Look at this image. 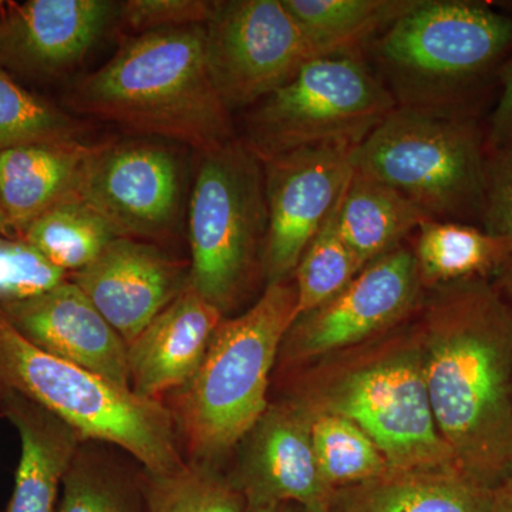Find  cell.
Segmentation results:
<instances>
[{
    "instance_id": "cell-10",
    "label": "cell",
    "mask_w": 512,
    "mask_h": 512,
    "mask_svg": "<svg viewBox=\"0 0 512 512\" xmlns=\"http://www.w3.org/2000/svg\"><path fill=\"white\" fill-rule=\"evenodd\" d=\"M424 295L413 249H393L329 301L293 319L279 350L281 369L292 372L403 325L419 313Z\"/></svg>"
},
{
    "instance_id": "cell-18",
    "label": "cell",
    "mask_w": 512,
    "mask_h": 512,
    "mask_svg": "<svg viewBox=\"0 0 512 512\" xmlns=\"http://www.w3.org/2000/svg\"><path fill=\"white\" fill-rule=\"evenodd\" d=\"M224 313L191 288L151 320L128 345L131 390L143 399L160 400L180 390L200 369Z\"/></svg>"
},
{
    "instance_id": "cell-33",
    "label": "cell",
    "mask_w": 512,
    "mask_h": 512,
    "mask_svg": "<svg viewBox=\"0 0 512 512\" xmlns=\"http://www.w3.org/2000/svg\"><path fill=\"white\" fill-rule=\"evenodd\" d=\"M481 228L512 242V144L487 154Z\"/></svg>"
},
{
    "instance_id": "cell-15",
    "label": "cell",
    "mask_w": 512,
    "mask_h": 512,
    "mask_svg": "<svg viewBox=\"0 0 512 512\" xmlns=\"http://www.w3.org/2000/svg\"><path fill=\"white\" fill-rule=\"evenodd\" d=\"M111 0H28L0 13V66L29 77H53L80 64L113 20Z\"/></svg>"
},
{
    "instance_id": "cell-20",
    "label": "cell",
    "mask_w": 512,
    "mask_h": 512,
    "mask_svg": "<svg viewBox=\"0 0 512 512\" xmlns=\"http://www.w3.org/2000/svg\"><path fill=\"white\" fill-rule=\"evenodd\" d=\"M90 150L74 138L0 151V204L15 234L60 202L79 198Z\"/></svg>"
},
{
    "instance_id": "cell-17",
    "label": "cell",
    "mask_w": 512,
    "mask_h": 512,
    "mask_svg": "<svg viewBox=\"0 0 512 512\" xmlns=\"http://www.w3.org/2000/svg\"><path fill=\"white\" fill-rule=\"evenodd\" d=\"M0 311L37 348L131 390L126 340L72 279Z\"/></svg>"
},
{
    "instance_id": "cell-34",
    "label": "cell",
    "mask_w": 512,
    "mask_h": 512,
    "mask_svg": "<svg viewBox=\"0 0 512 512\" xmlns=\"http://www.w3.org/2000/svg\"><path fill=\"white\" fill-rule=\"evenodd\" d=\"M503 92L485 130L487 154L512 144V57L501 69Z\"/></svg>"
},
{
    "instance_id": "cell-24",
    "label": "cell",
    "mask_w": 512,
    "mask_h": 512,
    "mask_svg": "<svg viewBox=\"0 0 512 512\" xmlns=\"http://www.w3.org/2000/svg\"><path fill=\"white\" fill-rule=\"evenodd\" d=\"M417 0H282L315 56L365 50Z\"/></svg>"
},
{
    "instance_id": "cell-14",
    "label": "cell",
    "mask_w": 512,
    "mask_h": 512,
    "mask_svg": "<svg viewBox=\"0 0 512 512\" xmlns=\"http://www.w3.org/2000/svg\"><path fill=\"white\" fill-rule=\"evenodd\" d=\"M237 473L229 480L247 505L298 503L329 508L332 487L320 471L311 433V414L285 399L269 403L241 441Z\"/></svg>"
},
{
    "instance_id": "cell-35",
    "label": "cell",
    "mask_w": 512,
    "mask_h": 512,
    "mask_svg": "<svg viewBox=\"0 0 512 512\" xmlns=\"http://www.w3.org/2000/svg\"><path fill=\"white\" fill-rule=\"evenodd\" d=\"M245 512H330L329 508L306 507L298 503H278L269 505H247Z\"/></svg>"
},
{
    "instance_id": "cell-36",
    "label": "cell",
    "mask_w": 512,
    "mask_h": 512,
    "mask_svg": "<svg viewBox=\"0 0 512 512\" xmlns=\"http://www.w3.org/2000/svg\"><path fill=\"white\" fill-rule=\"evenodd\" d=\"M491 512H512V476L494 488Z\"/></svg>"
},
{
    "instance_id": "cell-4",
    "label": "cell",
    "mask_w": 512,
    "mask_h": 512,
    "mask_svg": "<svg viewBox=\"0 0 512 512\" xmlns=\"http://www.w3.org/2000/svg\"><path fill=\"white\" fill-rule=\"evenodd\" d=\"M512 50V16L468 0H417L363 50L397 107L474 116Z\"/></svg>"
},
{
    "instance_id": "cell-28",
    "label": "cell",
    "mask_w": 512,
    "mask_h": 512,
    "mask_svg": "<svg viewBox=\"0 0 512 512\" xmlns=\"http://www.w3.org/2000/svg\"><path fill=\"white\" fill-rule=\"evenodd\" d=\"M339 202L340 198L293 272L298 315L329 301L365 268L340 235Z\"/></svg>"
},
{
    "instance_id": "cell-22",
    "label": "cell",
    "mask_w": 512,
    "mask_h": 512,
    "mask_svg": "<svg viewBox=\"0 0 512 512\" xmlns=\"http://www.w3.org/2000/svg\"><path fill=\"white\" fill-rule=\"evenodd\" d=\"M427 220L430 215L402 192L355 171L340 197V235L365 266L402 247Z\"/></svg>"
},
{
    "instance_id": "cell-16",
    "label": "cell",
    "mask_w": 512,
    "mask_h": 512,
    "mask_svg": "<svg viewBox=\"0 0 512 512\" xmlns=\"http://www.w3.org/2000/svg\"><path fill=\"white\" fill-rule=\"evenodd\" d=\"M188 276L151 242L119 237L70 279L130 345L187 288Z\"/></svg>"
},
{
    "instance_id": "cell-31",
    "label": "cell",
    "mask_w": 512,
    "mask_h": 512,
    "mask_svg": "<svg viewBox=\"0 0 512 512\" xmlns=\"http://www.w3.org/2000/svg\"><path fill=\"white\" fill-rule=\"evenodd\" d=\"M79 453V451H77ZM56 512H138L130 493L101 467L73 458Z\"/></svg>"
},
{
    "instance_id": "cell-29",
    "label": "cell",
    "mask_w": 512,
    "mask_h": 512,
    "mask_svg": "<svg viewBox=\"0 0 512 512\" xmlns=\"http://www.w3.org/2000/svg\"><path fill=\"white\" fill-rule=\"evenodd\" d=\"M79 133L76 119L20 86L0 66V151L37 141L74 140Z\"/></svg>"
},
{
    "instance_id": "cell-3",
    "label": "cell",
    "mask_w": 512,
    "mask_h": 512,
    "mask_svg": "<svg viewBox=\"0 0 512 512\" xmlns=\"http://www.w3.org/2000/svg\"><path fill=\"white\" fill-rule=\"evenodd\" d=\"M70 107L141 137L181 143L201 154L235 140L205 60V25L128 37L109 62L83 77Z\"/></svg>"
},
{
    "instance_id": "cell-21",
    "label": "cell",
    "mask_w": 512,
    "mask_h": 512,
    "mask_svg": "<svg viewBox=\"0 0 512 512\" xmlns=\"http://www.w3.org/2000/svg\"><path fill=\"white\" fill-rule=\"evenodd\" d=\"M493 490L458 467L390 468L338 488L330 512H491Z\"/></svg>"
},
{
    "instance_id": "cell-8",
    "label": "cell",
    "mask_w": 512,
    "mask_h": 512,
    "mask_svg": "<svg viewBox=\"0 0 512 512\" xmlns=\"http://www.w3.org/2000/svg\"><path fill=\"white\" fill-rule=\"evenodd\" d=\"M264 164L242 140L202 154L188 207L191 288L222 313L264 278Z\"/></svg>"
},
{
    "instance_id": "cell-5",
    "label": "cell",
    "mask_w": 512,
    "mask_h": 512,
    "mask_svg": "<svg viewBox=\"0 0 512 512\" xmlns=\"http://www.w3.org/2000/svg\"><path fill=\"white\" fill-rule=\"evenodd\" d=\"M296 316L298 296L289 279L266 285L247 312L221 320L174 413L195 463L212 466L268 409L272 369Z\"/></svg>"
},
{
    "instance_id": "cell-1",
    "label": "cell",
    "mask_w": 512,
    "mask_h": 512,
    "mask_svg": "<svg viewBox=\"0 0 512 512\" xmlns=\"http://www.w3.org/2000/svg\"><path fill=\"white\" fill-rule=\"evenodd\" d=\"M434 420L458 468L484 487L512 476V308L490 279L426 291L419 311Z\"/></svg>"
},
{
    "instance_id": "cell-23",
    "label": "cell",
    "mask_w": 512,
    "mask_h": 512,
    "mask_svg": "<svg viewBox=\"0 0 512 512\" xmlns=\"http://www.w3.org/2000/svg\"><path fill=\"white\" fill-rule=\"evenodd\" d=\"M413 254L424 289L474 278H494L512 259V242L466 222L424 221Z\"/></svg>"
},
{
    "instance_id": "cell-19",
    "label": "cell",
    "mask_w": 512,
    "mask_h": 512,
    "mask_svg": "<svg viewBox=\"0 0 512 512\" xmlns=\"http://www.w3.org/2000/svg\"><path fill=\"white\" fill-rule=\"evenodd\" d=\"M0 413L20 439L15 485L6 512H56L60 485L82 436L66 421L19 394L0 396Z\"/></svg>"
},
{
    "instance_id": "cell-37",
    "label": "cell",
    "mask_w": 512,
    "mask_h": 512,
    "mask_svg": "<svg viewBox=\"0 0 512 512\" xmlns=\"http://www.w3.org/2000/svg\"><path fill=\"white\" fill-rule=\"evenodd\" d=\"M494 285L512 308V259L494 276Z\"/></svg>"
},
{
    "instance_id": "cell-12",
    "label": "cell",
    "mask_w": 512,
    "mask_h": 512,
    "mask_svg": "<svg viewBox=\"0 0 512 512\" xmlns=\"http://www.w3.org/2000/svg\"><path fill=\"white\" fill-rule=\"evenodd\" d=\"M183 164L173 147L156 138L110 141L92 146L79 198L121 238L158 241L180 221Z\"/></svg>"
},
{
    "instance_id": "cell-2",
    "label": "cell",
    "mask_w": 512,
    "mask_h": 512,
    "mask_svg": "<svg viewBox=\"0 0 512 512\" xmlns=\"http://www.w3.org/2000/svg\"><path fill=\"white\" fill-rule=\"evenodd\" d=\"M292 373L288 399L353 421L390 467H458L431 410L419 318Z\"/></svg>"
},
{
    "instance_id": "cell-9",
    "label": "cell",
    "mask_w": 512,
    "mask_h": 512,
    "mask_svg": "<svg viewBox=\"0 0 512 512\" xmlns=\"http://www.w3.org/2000/svg\"><path fill=\"white\" fill-rule=\"evenodd\" d=\"M396 107L363 50L315 56L251 107L242 143L262 163L299 148L356 147Z\"/></svg>"
},
{
    "instance_id": "cell-7",
    "label": "cell",
    "mask_w": 512,
    "mask_h": 512,
    "mask_svg": "<svg viewBox=\"0 0 512 512\" xmlns=\"http://www.w3.org/2000/svg\"><path fill=\"white\" fill-rule=\"evenodd\" d=\"M485 130L476 116L396 107L350 156L352 170L396 188L434 220L481 221Z\"/></svg>"
},
{
    "instance_id": "cell-6",
    "label": "cell",
    "mask_w": 512,
    "mask_h": 512,
    "mask_svg": "<svg viewBox=\"0 0 512 512\" xmlns=\"http://www.w3.org/2000/svg\"><path fill=\"white\" fill-rule=\"evenodd\" d=\"M19 394L72 426L83 440L116 444L147 473L184 466L174 413L90 370L50 355L0 311V396Z\"/></svg>"
},
{
    "instance_id": "cell-11",
    "label": "cell",
    "mask_w": 512,
    "mask_h": 512,
    "mask_svg": "<svg viewBox=\"0 0 512 512\" xmlns=\"http://www.w3.org/2000/svg\"><path fill=\"white\" fill-rule=\"evenodd\" d=\"M315 57L282 0H215L205 23L211 82L229 111L251 109Z\"/></svg>"
},
{
    "instance_id": "cell-26",
    "label": "cell",
    "mask_w": 512,
    "mask_h": 512,
    "mask_svg": "<svg viewBox=\"0 0 512 512\" xmlns=\"http://www.w3.org/2000/svg\"><path fill=\"white\" fill-rule=\"evenodd\" d=\"M309 414L316 460L333 490L383 476L392 468L375 441L353 421L338 414Z\"/></svg>"
},
{
    "instance_id": "cell-27",
    "label": "cell",
    "mask_w": 512,
    "mask_h": 512,
    "mask_svg": "<svg viewBox=\"0 0 512 512\" xmlns=\"http://www.w3.org/2000/svg\"><path fill=\"white\" fill-rule=\"evenodd\" d=\"M147 512H245V500L229 478L214 466L185 463L165 474L144 477Z\"/></svg>"
},
{
    "instance_id": "cell-13",
    "label": "cell",
    "mask_w": 512,
    "mask_h": 512,
    "mask_svg": "<svg viewBox=\"0 0 512 512\" xmlns=\"http://www.w3.org/2000/svg\"><path fill=\"white\" fill-rule=\"evenodd\" d=\"M353 148L343 144L305 147L262 163L268 208L266 285L292 279L303 252L352 177Z\"/></svg>"
},
{
    "instance_id": "cell-25",
    "label": "cell",
    "mask_w": 512,
    "mask_h": 512,
    "mask_svg": "<svg viewBox=\"0 0 512 512\" xmlns=\"http://www.w3.org/2000/svg\"><path fill=\"white\" fill-rule=\"evenodd\" d=\"M20 235L69 275L92 264L113 239L119 238L109 222L80 198L50 208Z\"/></svg>"
},
{
    "instance_id": "cell-38",
    "label": "cell",
    "mask_w": 512,
    "mask_h": 512,
    "mask_svg": "<svg viewBox=\"0 0 512 512\" xmlns=\"http://www.w3.org/2000/svg\"><path fill=\"white\" fill-rule=\"evenodd\" d=\"M0 234H15L12 227H10L8 217H6L2 204H0Z\"/></svg>"
},
{
    "instance_id": "cell-32",
    "label": "cell",
    "mask_w": 512,
    "mask_h": 512,
    "mask_svg": "<svg viewBox=\"0 0 512 512\" xmlns=\"http://www.w3.org/2000/svg\"><path fill=\"white\" fill-rule=\"evenodd\" d=\"M214 0H127L119 2L117 19L126 28L141 33L204 26Z\"/></svg>"
},
{
    "instance_id": "cell-30",
    "label": "cell",
    "mask_w": 512,
    "mask_h": 512,
    "mask_svg": "<svg viewBox=\"0 0 512 512\" xmlns=\"http://www.w3.org/2000/svg\"><path fill=\"white\" fill-rule=\"evenodd\" d=\"M69 278L22 235L0 234V308L37 298Z\"/></svg>"
}]
</instances>
